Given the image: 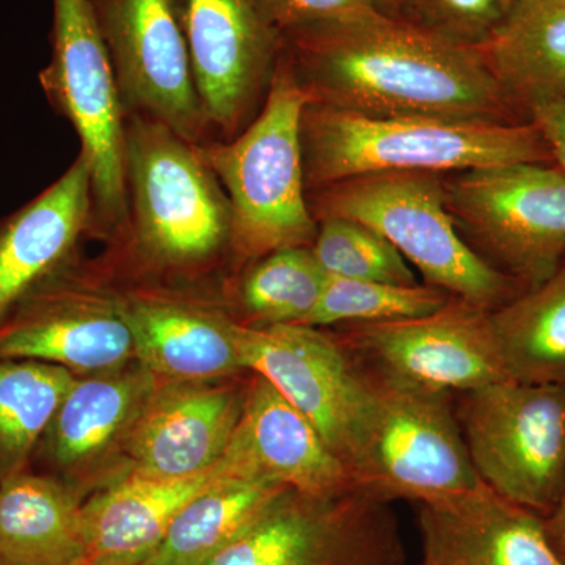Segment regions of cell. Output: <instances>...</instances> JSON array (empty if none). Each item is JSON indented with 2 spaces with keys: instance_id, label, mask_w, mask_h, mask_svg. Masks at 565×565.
Wrapping results in <instances>:
<instances>
[{
  "instance_id": "9",
  "label": "cell",
  "mask_w": 565,
  "mask_h": 565,
  "mask_svg": "<svg viewBox=\"0 0 565 565\" xmlns=\"http://www.w3.org/2000/svg\"><path fill=\"white\" fill-rule=\"evenodd\" d=\"M468 456L505 500L548 516L565 490V385L504 379L452 396Z\"/></svg>"
},
{
  "instance_id": "18",
  "label": "cell",
  "mask_w": 565,
  "mask_h": 565,
  "mask_svg": "<svg viewBox=\"0 0 565 565\" xmlns=\"http://www.w3.org/2000/svg\"><path fill=\"white\" fill-rule=\"evenodd\" d=\"M221 460L233 478L278 482L302 493L329 494L355 487L313 424L256 374Z\"/></svg>"
},
{
  "instance_id": "19",
  "label": "cell",
  "mask_w": 565,
  "mask_h": 565,
  "mask_svg": "<svg viewBox=\"0 0 565 565\" xmlns=\"http://www.w3.org/2000/svg\"><path fill=\"white\" fill-rule=\"evenodd\" d=\"M92 232V173L79 154L35 199L0 217V323L41 282L74 263Z\"/></svg>"
},
{
  "instance_id": "10",
  "label": "cell",
  "mask_w": 565,
  "mask_h": 565,
  "mask_svg": "<svg viewBox=\"0 0 565 565\" xmlns=\"http://www.w3.org/2000/svg\"><path fill=\"white\" fill-rule=\"evenodd\" d=\"M332 329L353 366L373 381L455 396L509 379L490 311L456 297L422 318Z\"/></svg>"
},
{
  "instance_id": "38",
  "label": "cell",
  "mask_w": 565,
  "mask_h": 565,
  "mask_svg": "<svg viewBox=\"0 0 565 565\" xmlns=\"http://www.w3.org/2000/svg\"><path fill=\"white\" fill-rule=\"evenodd\" d=\"M84 565H90V564H84ZM122 565H148V564L139 563V564H122Z\"/></svg>"
},
{
  "instance_id": "36",
  "label": "cell",
  "mask_w": 565,
  "mask_h": 565,
  "mask_svg": "<svg viewBox=\"0 0 565 565\" xmlns=\"http://www.w3.org/2000/svg\"><path fill=\"white\" fill-rule=\"evenodd\" d=\"M515 10L522 9V7L533 6V3L541 2V0H514Z\"/></svg>"
},
{
  "instance_id": "3",
  "label": "cell",
  "mask_w": 565,
  "mask_h": 565,
  "mask_svg": "<svg viewBox=\"0 0 565 565\" xmlns=\"http://www.w3.org/2000/svg\"><path fill=\"white\" fill-rule=\"evenodd\" d=\"M300 143L307 192L363 174H445L509 163H555L534 121L379 118L318 103L305 104Z\"/></svg>"
},
{
  "instance_id": "32",
  "label": "cell",
  "mask_w": 565,
  "mask_h": 565,
  "mask_svg": "<svg viewBox=\"0 0 565 565\" xmlns=\"http://www.w3.org/2000/svg\"><path fill=\"white\" fill-rule=\"evenodd\" d=\"M282 39L292 33L384 18L366 0H259Z\"/></svg>"
},
{
  "instance_id": "25",
  "label": "cell",
  "mask_w": 565,
  "mask_h": 565,
  "mask_svg": "<svg viewBox=\"0 0 565 565\" xmlns=\"http://www.w3.org/2000/svg\"><path fill=\"white\" fill-rule=\"evenodd\" d=\"M289 487L223 476L195 494L173 520L148 565H203Z\"/></svg>"
},
{
  "instance_id": "17",
  "label": "cell",
  "mask_w": 565,
  "mask_h": 565,
  "mask_svg": "<svg viewBox=\"0 0 565 565\" xmlns=\"http://www.w3.org/2000/svg\"><path fill=\"white\" fill-rule=\"evenodd\" d=\"M247 388L163 382L122 440L131 471L180 479L215 467L239 424Z\"/></svg>"
},
{
  "instance_id": "28",
  "label": "cell",
  "mask_w": 565,
  "mask_h": 565,
  "mask_svg": "<svg viewBox=\"0 0 565 565\" xmlns=\"http://www.w3.org/2000/svg\"><path fill=\"white\" fill-rule=\"evenodd\" d=\"M76 379L57 364L0 359V481L28 468Z\"/></svg>"
},
{
  "instance_id": "16",
  "label": "cell",
  "mask_w": 565,
  "mask_h": 565,
  "mask_svg": "<svg viewBox=\"0 0 565 565\" xmlns=\"http://www.w3.org/2000/svg\"><path fill=\"white\" fill-rule=\"evenodd\" d=\"M107 280L131 329L136 362L159 381L215 382L245 371L234 321L221 303L161 281Z\"/></svg>"
},
{
  "instance_id": "5",
  "label": "cell",
  "mask_w": 565,
  "mask_h": 565,
  "mask_svg": "<svg viewBox=\"0 0 565 565\" xmlns=\"http://www.w3.org/2000/svg\"><path fill=\"white\" fill-rule=\"evenodd\" d=\"M307 199L316 222L340 217L370 226L414 264L426 285L463 302L493 313L527 291L476 255L457 233L440 173L363 174L307 192Z\"/></svg>"
},
{
  "instance_id": "35",
  "label": "cell",
  "mask_w": 565,
  "mask_h": 565,
  "mask_svg": "<svg viewBox=\"0 0 565 565\" xmlns=\"http://www.w3.org/2000/svg\"><path fill=\"white\" fill-rule=\"evenodd\" d=\"M371 9L386 20L401 21L408 0H366Z\"/></svg>"
},
{
  "instance_id": "12",
  "label": "cell",
  "mask_w": 565,
  "mask_h": 565,
  "mask_svg": "<svg viewBox=\"0 0 565 565\" xmlns=\"http://www.w3.org/2000/svg\"><path fill=\"white\" fill-rule=\"evenodd\" d=\"M174 9L212 137L232 140L263 109L285 40L259 0H174Z\"/></svg>"
},
{
  "instance_id": "6",
  "label": "cell",
  "mask_w": 565,
  "mask_h": 565,
  "mask_svg": "<svg viewBox=\"0 0 565 565\" xmlns=\"http://www.w3.org/2000/svg\"><path fill=\"white\" fill-rule=\"evenodd\" d=\"M51 47L41 88L55 114L73 126L90 167L92 236L115 244L128 225L126 111L88 0H52Z\"/></svg>"
},
{
  "instance_id": "11",
  "label": "cell",
  "mask_w": 565,
  "mask_h": 565,
  "mask_svg": "<svg viewBox=\"0 0 565 565\" xmlns=\"http://www.w3.org/2000/svg\"><path fill=\"white\" fill-rule=\"evenodd\" d=\"M203 565H404V548L390 503L288 489Z\"/></svg>"
},
{
  "instance_id": "26",
  "label": "cell",
  "mask_w": 565,
  "mask_h": 565,
  "mask_svg": "<svg viewBox=\"0 0 565 565\" xmlns=\"http://www.w3.org/2000/svg\"><path fill=\"white\" fill-rule=\"evenodd\" d=\"M490 322L509 379L565 385V262L537 288L490 313Z\"/></svg>"
},
{
  "instance_id": "20",
  "label": "cell",
  "mask_w": 565,
  "mask_h": 565,
  "mask_svg": "<svg viewBox=\"0 0 565 565\" xmlns=\"http://www.w3.org/2000/svg\"><path fill=\"white\" fill-rule=\"evenodd\" d=\"M424 565H565L544 516L482 484L419 504Z\"/></svg>"
},
{
  "instance_id": "4",
  "label": "cell",
  "mask_w": 565,
  "mask_h": 565,
  "mask_svg": "<svg viewBox=\"0 0 565 565\" xmlns=\"http://www.w3.org/2000/svg\"><path fill=\"white\" fill-rule=\"evenodd\" d=\"M307 103L282 51L263 109L250 125L232 140L200 147L232 204L236 266L315 243L318 222L308 204L300 143Z\"/></svg>"
},
{
  "instance_id": "27",
  "label": "cell",
  "mask_w": 565,
  "mask_h": 565,
  "mask_svg": "<svg viewBox=\"0 0 565 565\" xmlns=\"http://www.w3.org/2000/svg\"><path fill=\"white\" fill-rule=\"evenodd\" d=\"M326 280L311 247L269 253L241 267L230 286L233 310L226 313L245 327L303 326Z\"/></svg>"
},
{
  "instance_id": "21",
  "label": "cell",
  "mask_w": 565,
  "mask_h": 565,
  "mask_svg": "<svg viewBox=\"0 0 565 565\" xmlns=\"http://www.w3.org/2000/svg\"><path fill=\"white\" fill-rule=\"evenodd\" d=\"M223 476L230 473L221 460L211 470L189 478L129 471L111 482L82 504L84 564L145 563L161 545L181 509Z\"/></svg>"
},
{
  "instance_id": "13",
  "label": "cell",
  "mask_w": 565,
  "mask_h": 565,
  "mask_svg": "<svg viewBox=\"0 0 565 565\" xmlns=\"http://www.w3.org/2000/svg\"><path fill=\"white\" fill-rule=\"evenodd\" d=\"M0 359L36 360L96 374L131 362L134 340L103 269L58 270L0 323Z\"/></svg>"
},
{
  "instance_id": "34",
  "label": "cell",
  "mask_w": 565,
  "mask_h": 565,
  "mask_svg": "<svg viewBox=\"0 0 565 565\" xmlns=\"http://www.w3.org/2000/svg\"><path fill=\"white\" fill-rule=\"evenodd\" d=\"M544 523L550 544L565 564V490L555 511L544 519Z\"/></svg>"
},
{
  "instance_id": "15",
  "label": "cell",
  "mask_w": 565,
  "mask_h": 565,
  "mask_svg": "<svg viewBox=\"0 0 565 565\" xmlns=\"http://www.w3.org/2000/svg\"><path fill=\"white\" fill-rule=\"evenodd\" d=\"M234 338L245 371L273 384L348 470L370 411L371 388L332 333L292 323L234 322Z\"/></svg>"
},
{
  "instance_id": "7",
  "label": "cell",
  "mask_w": 565,
  "mask_h": 565,
  "mask_svg": "<svg viewBox=\"0 0 565 565\" xmlns=\"http://www.w3.org/2000/svg\"><path fill=\"white\" fill-rule=\"evenodd\" d=\"M457 233L493 269L526 289L565 262V173L556 163H509L441 174Z\"/></svg>"
},
{
  "instance_id": "31",
  "label": "cell",
  "mask_w": 565,
  "mask_h": 565,
  "mask_svg": "<svg viewBox=\"0 0 565 565\" xmlns=\"http://www.w3.org/2000/svg\"><path fill=\"white\" fill-rule=\"evenodd\" d=\"M514 11V0H408L401 22L479 50L504 28Z\"/></svg>"
},
{
  "instance_id": "30",
  "label": "cell",
  "mask_w": 565,
  "mask_h": 565,
  "mask_svg": "<svg viewBox=\"0 0 565 565\" xmlns=\"http://www.w3.org/2000/svg\"><path fill=\"white\" fill-rule=\"evenodd\" d=\"M311 250L327 277L393 285L418 282L394 245L363 223L340 217L322 218L318 222Z\"/></svg>"
},
{
  "instance_id": "1",
  "label": "cell",
  "mask_w": 565,
  "mask_h": 565,
  "mask_svg": "<svg viewBox=\"0 0 565 565\" xmlns=\"http://www.w3.org/2000/svg\"><path fill=\"white\" fill-rule=\"evenodd\" d=\"M308 103L379 118L530 122L481 51L375 18L285 36Z\"/></svg>"
},
{
  "instance_id": "2",
  "label": "cell",
  "mask_w": 565,
  "mask_h": 565,
  "mask_svg": "<svg viewBox=\"0 0 565 565\" xmlns=\"http://www.w3.org/2000/svg\"><path fill=\"white\" fill-rule=\"evenodd\" d=\"M128 225L114 256L132 277L191 275L232 258V204L199 145L169 126L126 114Z\"/></svg>"
},
{
  "instance_id": "37",
  "label": "cell",
  "mask_w": 565,
  "mask_h": 565,
  "mask_svg": "<svg viewBox=\"0 0 565 565\" xmlns=\"http://www.w3.org/2000/svg\"><path fill=\"white\" fill-rule=\"evenodd\" d=\"M0 565H13V564H11V563H9V561L2 559V557H0Z\"/></svg>"
},
{
  "instance_id": "24",
  "label": "cell",
  "mask_w": 565,
  "mask_h": 565,
  "mask_svg": "<svg viewBox=\"0 0 565 565\" xmlns=\"http://www.w3.org/2000/svg\"><path fill=\"white\" fill-rule=\"evenodd\" d=\"M482 57L505 95L530 118L539 104H565V0L516 9Z\"/></svg>"
},
{
  "instance_id": "8",
  "label": "cell",
  "mask_w": 565,
  "mask_h": 565,
  "mask_svg": "<svg viewBox=\"0 0 565 565\" xmlns=\"http://www.w3.org/2000/svg\"><path fill=\"white\" fill-rule=\"evenodd\" d=\"M364 379L370 411L348 468L356 489L384 503L426 504L484 484L468 456L451 394Z\"/></svg>"
},
{
  "instance_id": "29",
  "label": "cell",
  "mask_w": 565,
  "mask_h": 565,
  "mask_svg": "<svg viewBox=\"0 0 565 565\" xmlns=\"http://www.w3.org/2000/svg\"><path fill=\"white\" fill-rule=\"evenodd\" d=\"M455 299L444 289L426 285L345 280L327 277L321 299L303 326L332 329L343 323L401 321L441 310Z\"/></svg>"
},
{
  "instance_id": "22",
  "label": "cell",
  "mask_w": 565,
  "mask_h": 565,
  "mask_svg": "<svg viewBox=\"0 0 565 565\" xmlns=\"http://www.w3.org/2000/svg\"><path fill=\"white\" fill-rule=\"evenodd\" d=\"M161 384L137 362L77 377L33 456L61 473H77L111 446L122 444Z\"/></svg>"
},
{
  "instance_id": "14",
  "label": "cell",
  "mask_w": 565,
  "mask_h": 565,
  "mask_svg": "<svg viewBox=\"0 0 565 565\" xmlns=\"http://www.w3.org/2000/svg\"><path fill=\"white\" fill-rule=\"evenodd\" d=\"M126 114L169 126L193 145L214 140L196 95L174 0H88Z\"/></svg>"
},
{
  "instance_id": "23",
  "label": "cell",
  "mask_w": 565,
  "mask_h": 565,
  "mask_svg": "<svg viewBox=\"0 0 565 565\" xmlns=\"http://www.w3.org/2000/svg\"><path fill=\"white\" fill-rule=\"evenodd\" d=\"M0 557L13 565H82V503L55 476L31 471L0 481Z\"/></svg>"
},
{
  "instance_id": "33",
  "label": "cell",
  "mask_w": 565,
  "mask_h": 565,
  "mask_svg": "<svg viewBox=\"0 0 565 565\" xmlns=\"http://www.w3.org/2000/svg\"><path fill=\"white\" fill-rule=\"evenodd\" d=\"M530 117L548 141L556 166L565 173V104H539L530 110Z\"/></svg>"
}]
</instances>
